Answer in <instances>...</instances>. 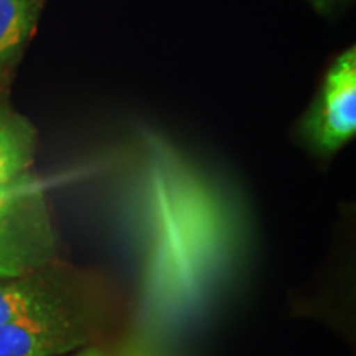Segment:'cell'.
Wrapping results in <instances>:
<instances>
[{
  "label": "cell",
  "instance_id": "cell-9",
  "mask_svg": "<svg viewBox=\"0 0 356 356\" xmlns=\"http://www.w3.org/2000/svg\"><path fill=\"white\" fill-rule=\"evenodd\" d=\"M84 355V348H81V350H78V351H74V353L73 355H71V356H83Z\"/></svg>",
  "mask_w": 356,
  "mask_h": 356
},
{
  "label": "cell",
  "instance_id": "cell-8",
  "mask_svg": "<svg viewBox=\"0 0 356 356\" xmlns=\"http://www.w3.org/2000/svg\"><path fill=\"white\" fill-rule=\"evenodd\" d=\"M83 356H104V353H102L101 350L95 348V346H86V348H84Z\"/></svg>",
  "mask_w": 356,
  "mask_h": 356
},
{
  "label": "cell",
  "instance_id": "cell-1",
  "mask_svg": "<svg viewBox=\"0 0 356 356\" xmlns=\"http://www.w3.org/2000/svg\"><path fill=\"white\" fill-rule=\"evenodd\" d=\"M56 261L50 210L42 186L32 178L0 197V277H19Z\"/></svg>",
  "mask_w": 356,
  "mask_h": 356
},
{
  "label": "cell",
  "instance_id": "cell-5",
  "mask_svg": "<svg viewBox=\"0 0 356 356\" xmlns=\"http://www.w3.org/2000/svg\"><path fill=\"white\" fill-rule=\"evenodd\" d=\"M35 150L33 124L0 99V197L32 180Z\"/></svg>",
  "mask_w": 356,
  "mask_h": 356
},
{
  "label": "cell",
  "instance_id": "cell-4",
  "mask_svg": "<svg viewBox=\"0 0 356 356\" xmlns=\"http://www.w3.org/2000/svg\"><path fill=\"white\" fill-rule=\"evenodd\" d=\"M92 304L86 282L61 273L56 264L19 277H0V325Z\"/></svg>",
  "mask_w": 356,
  "mask_h": 356
},
{
  "label": "cell",
  "instance_id": "cell-3",
  "mask_svg": "<svg viewBox=\"0 0 356 356\" xmlns=\"http://www.w3.org/2000/svg\"><path fill=\"white\" fill-rule=\"evenodd\" d=\"M99 330L97 304L0 325V356H63L86 348Z\"/></svg>",
  "mask_w": 356,
  "mask_h": 356
},
{
  "label": "cell",
  "instance_id": "cell-7",
  "mask_svg": "<svg viewBox=\"0 0 356 356\" xmlns=\"http://www.w3.org/2000/svg\"><path fill=\"white\" fill-rule=\"evenodd\" d=\"M310 2L314 3V7L317 8L320 13H327L335 7L340 0H310Z\"/></svg>",
  "mask_w": 356,
  "mask_h": 356
},
{
  "label": "cell",
  "instance_id": "cell-6",
  "mask_svg": "<svg viewBox=\"0 0 356 356\" xmlns=\"http://www.w3.org/2000/svg\"><path fill=\"white\" fill-rule=\"evenodd\" d=\"M47 0H0V84L32 40Z\"/></svg>",
  "mask_w": 356,
  "mask_h": 356
},
{
  "label": "cell",
  "instance_id": "cell-2",
  "mask_svg": "<svg viewBox=\"0 0 356 356\" xmlns=\"http://www.w3.org/2000/svg\"><path fill=\"white\" fill-rule=\"evenodd\" d=\"M356 134V50L337 56L309 111L302 118L299 136L320 157H332Z\"/></svg>",
  "mask_w": 356,
  "mask_h": 356
}]
</instances>
